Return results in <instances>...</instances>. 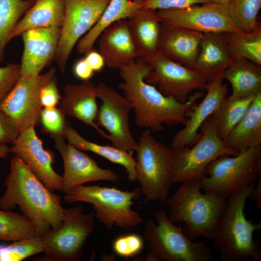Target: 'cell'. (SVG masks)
I'll return each instance as SVG.
<instances>
[{
	"instance_id": "6da1fadb",
	"label": "cell",
	"mask_w": 261,
	"mask_h": 261,
	"mask_svg": "<svg viewBox=\"0 0 261 261\" xmlns=\"http://www.w3.org/2000/svg\"><path fill=\"white\" fill-rule=\"evenodd\" d=\"M119 70L123 81L118 84V88L130 102L135 123L140 128L158 131L163 130L164 124L184 125L188 112L203 95L202 91L195 92L184 103L165 96L145 81L152 67L140 58Z\"/></svg>"
},
{
	"instance_id": "7a4b0ae2",
	"label": "cell",
	"mask_w": 261,
	"mask_h": 261,
	"mask_svg": "<svg viewBox=\"0 0 261 261\" xmlns=\"http://www.w3.org/2000/svg\"><path fill=\"white\" fill-rule=\"evenodd\" d=\"M4 185L6 190L0 199L2 210L10 211L18 206L41 235L61 226L65 208L61 206L60 197L49 190L15 155L11 159Z\"/></svg>"
},
{
	"instance_id": "3957f363",
	"label": "cell",
	"mask_w": 261,
	"mask_h": 261,
	"mask_svg": "<svg viewBox=\"0 0 261 261\" xmlns=\"http://www.w3.org/2000/svg\"><path fill=\"white\" fill-rule=\"evenodd\" d=\"M254 186V183L247 185L226 199L213 238L222 261H246L250 258L261 261V246L253 238L254 232L261 228V222L248 220L244 212Z\"/></svg>"
},
{
	"instance_id": "277c9868",
	"label": "cell",
	"mask_w": 261,
	"mask_h": 261,
	"mask_svg": "<svg viewBox=\"0 0 261 261\" xmlns=\"http://www.w3.org/2000/svg\"><path fill=\"white\" fill-rule=\"evenodd\" d=\"M200 179L182 183L165 203L170 209L168 218L173 223H184L183 230L191 240L199 237L213 239L217 222L226 199L215 194L202 193Z\"/></svg>"
},
{
	"instance_id": "5b68a950",
	"label": "cell",
	"mask_w": 261,
	"mask_h": 261,
	"mask_svg": "<svg viewBox=\"0 0 261 261\" xmlns=\"http://www.w3.org/2000/svg\"><path fill=\"white\" fill-rule=\"evenodd\" d=\"M157 224L146 221L143 238L147 244L146 261H211V249L203 241L194 242L181 226L172 222L163 209L153 213Z\"/></svg>"
},
{
	"instance_id": "8992f818",
	"label": "cell",
	"mask_w": 261,
	"mask_h": 261,
	"mask_svg": "<svg viewBox=\"0 0 261 261\" xmlns=\"http://www.w3.org/2000/svg\"><path fill=\"white\" fill-rule=\"evenodd\" d=\"M67 203L85 202L92 205L95 217L108 230L114 226L130 229L137 227L144 219L131 206L141 195L140 188L123 191L100 185L75 187L64 194Z\"/></svg>"
},
{
	"instance_id": "52a82bcc",
	"label": "cell",
	"mask_w": 261,
	"mask_h": 261,
	"mask_svg": "<svg viewBox=\"0 0 261 261\" xmlns=\"http://www.w3.org/2000/svg\"><path fill=\"white\" fill-rule=\"evenodd\" d=\"M135 151L136 180L145 201L164 203L173 184L171 163L174 151L157 141L147 130L141 135Z\"/></svg>"
},
{
	"instance_id": "ba28073f",
	"label": "cell",
	"mask_w": 261,
	"mask_h": 261,
	"mask_svg": "<svg viewBox=\"0 0 261 261\" xmlns=\"http://www.w3.org/2000/svg\"><path fill=\"white\" fill-rule=\"evenodd\" d=\"M205 173L202 189L227 199L261 174V145L232 157H219L207 165Z\"/></svg>"
},
{
	"instance_id": "9c48e42d",
	"label": "cell",
	"mask_w": 261,
	"mask_h": 261,
	"mask_svg": "<svg viewBox=\"0 0 261 261\" xmlns=\"http://www.w3.org/2000/svg\"><path fill=\"white\" fill-rule=\"evenodd\" d=\"M94 213L85 214L82 205L65 209L61 226L42 235L44 256L39 261H76L84 254V246L94 228Z\"/></svg>"
},
{
	"instance_id": "30bf717a",
	"label": "cell",
	"mask_w": 261,
	"mask_h": 261,
	"mask_svg": "<svg viewBox=\"0 0 261 261\" xmlns=\"http://www.w3.org/2000/svg\"><path fill=\"white\" fill-rule=\"evenodd\" d=\"M198 141L190 147L174 152L171 163L173 183L200 179L205 176L207 165L217 158L235 155L228 149L219 136L216 120L210 116L202 125Z\"/></svg>"
},
{
	"instance_id": "8fae6325",
	"label": "cell",
	"mask_w": 261,
	"mask_h": 261,
	"mask_svg": "<svg viewBox=\"0 0 261 261\" xmlns=\"http://www.w3.org/2000/svg\"><path fill=\"white\" fill-rule=\"evenodd\" d=\"M56 73L54 68L36 75H20L13 88L0 104V109L13 121L20 133L40 123L43 109L42 88Z\"/></svg>"
},
{
	"instance_id": "7c38bea8",
	"label": "cell",
	"mask_w": 261,
	"mask_h": 261,
	"mask_svg": "<svg viewBox=\"0 0 261 261\" xmlns=\"http://www.w3.org/2000/svg\"><path fill=\"white\" fill-rule=\"evenodd\" d=\"M141 59L152 67L145 81L166 97L184 103L192 91L205 88L207 82L201 75L158 51Z\"/></svg>"
},
{
	"instance_id": "4fadbf2b",
	"label": "cell",
	"mask_w": 261,
	"mask_h": 261,
	"mask_svg": "<svg viewBox=\"0 0 261 261\" xmlns=\"http://www.w3.org/2000/svg\"><path fill=\"white\" fill-rule=\"evenodd\" d=\"M111 0H65L64 21L54 58L62 73L72 50L97 23Z\"/></svg>"
},
{
	"instance_id": "5bb4252c",
	"label": "cell",
	"mask_w": 261,
	"mask_h": 261,
	"mask_svg": "<svg viewBox=\"0 0 261 261\" xmlns=\"http://www.w3.org/2000/svg\"><path fill=\"white\" fill-rule=\"evenodd\" d=\"M98 98L102 103L99 108L96 122L109 133L112 145L132 153L137 142L131 132L129 113L132 107L129 101L116 89L102 82L97 85Z\"/></svg>"
},
{
	"instance_id": "9a60e30c",
	"label": "cell",
	"mask_w": 261,
	"mask_h": 261,
	"mask_svg": "<svg viewBox=\"0 0 261 261\" xmlns=\"http://www.w3.org/2000/svg\"><path fill=\"white\" fill-rule=\"evenodd\" d=\"M162 21L205 33H243L234 25L227 9V3H207L185 8L160 10Z\"/></svg>"
},
{
	"instance_id": "2e32d148",
	"label": "cell",
	"mask_w": 261,
	"mask_h": 261,
	"mask_svg": "<svg viewBox=\"0 0 261 261\" xmlns=\"http://www.w3.org/2000/svg\"><path fill=\"white\" fill-rule=\"evenodd\" d=\"M10 147V152L17 156L51 191H62V177L53 169L52 152L44 148L42 141L34 127L19 133Z\"/></svg>"
},
{
	"instance_id": "e0dca14e",
	"label": "cell",
	"mask_w": 261,
	"mask_h": 261,
	"mask_svg": "<svg viewBox=\"0 0 261 261\" xmlns=\"http://www.w3.org/2000/svg\"><path fill=\"white\" fill-rule=\"evenodd\" d=\"M62 137L54 139L55 146L60 154L64 164L62 191L65 194L72 188L87 182L106 181L115 182L116 174L109 169L100 167L93 159Z\"/></svg>"
},
{
	"instance_id": "ac0fdd59",
	"label": "cell",
	"mask_w": 261,
	"mask_h": 261,
	"mask_svg": "<svg viewBox=\"0 0 261 261\" xmlns=\"http://www.w3.org/2000/svg\"><path fill=\"white\" fill-rule=\"evenodd\" d=\"M220 78L206 83L207 93L199 104H194L187 114L185 127L178 131L172 141L171 147L174 152L190 147L199 139V133L202 125L218 108L228 92L227 84L222 83Z\"/></svg>"
},
{
	"instance_id": "d6986e66",
	"label": "cell",
	"mask_w": 261,
	"mask_h": 261,
	"mask_svg": "<svg viewBox=\"0 0 261 261\" xmlns=\"http://www.w3.org/2000/svg\"><path fill=\"white\" fill-rule=\"evenodd\" d=\"M61 28H37L24 31L20 74L36 75L54 59Z\"/></svg>"
},
{
	"instance_id": "ffe728a7",
	"label": "cell",
	"mask_w": 261,
	"mask_h": 261,
	"mask_svg": "<svg viewBox=\"0 0 261 261\" xmlns=\"http://www.w3.org/2000/svg\"><path fill=\"white\" fill-rule=\"evenodd\" d=\"M203 33L162 21L158 51L192 69L198 56Z\"/></svg>"
},
{
	"instance_id": "44dd1931",
	"label": "cell",
	"mask_w": 261,
	"mask_h": 261,
	"mask_svg": "<svg viewBox=\"0 0 261 261\" xmlns=\"http://www.w3.org/2000/svg\"><path fill=\"white\" fill-rule=\"evenodd\" d=\"M98 88L93 83L67 84L59 109L65 116L74 117L93 127L103 138L110 140L109 135L96 122L99 107L97 102Z\"/></svg>"
},
{
	"instance_id": "7402d4cb",
	"label": "cell",
	"mask_w": 261,
	"mask_h": 261,
	"mask_svg": "<svg viewBox=\"0 0 261 261\" xmlns=\"http://www.w3.org/2000/svg\"><path fill=\"white\" fill-rule=\"evenodd\" d=\"M234 60L221 33H205L192 70L201 75L207 83L223 79L224 71Z\"/></svg>"
},
{
	"instance_id": "603a6c76",
	"label": "cell",
	"mask_w": 261,
	"mask_h": 261,
	"mask_svg": "<svg viewBox=\"0 0 261 261\" xmlns=\"http://www.w3.org/2000/svg\"><path fill=\"white\" fill-rule=\"evenodd\" d=\"M98 39L99 52L109 68L119 69L138 57L127 20L108 27Z\"/></svg>"
},
{
	"instance_id": "cb8c5ba5",
	"label": "cell",
	"mask_w": 261,
	"mask_h": 261,
	"mask_svg": "<svg viewBox=\"0 0 261 261\" xmlns=\"http://www.w3.org/2000/svg\"><path fill=\"white\" fill-rule=\"evenodd\" d=\"M127 20L138 57L143 58L156 53L162 22L156 10L141 7Z\"/></svg>"
},
{
	"instance_id": "d4e9b609",
	"label": "cell",
	"mask_w": 261,
	"mask_h": 261,
	"mask_svg": "<svg viewBox=\"0 0 261 261\" xmlns=\"http://www.w3.org/2000/svg\"><path fill=\"white\" fill-rule=\"evenodd\" d=\"M223 141L235 155L261 145V93L255 97L245 115Z\"/></svg>"
},
{
	"instance_id": "484cf974",
	"label": "cell",
	"mask_w": 261,
	"mask_h": 261,
	"mask_svg": "<svg viewBox=\"0 0 261 261\" xmlns=\"http://www.w3.org/2000/svg\"><path fill=\"white\" fill-rule=\"evenodd\" d=\"M65 10V0H35L34 4L17 22L9 41L30 29L61 28Z\"/></svg>"
},
{
	"instance_id": "4316f807",
	"label": "cell",
	"mask_w": 261,
	"mask_h": 261,
	"mask_svg": "<svg viewBox=\"0 0 261 261\" xmlns=\"http://www.w3.org/2000/svg\"><path fill=\"white\" fill-rule=\"evenodd\" d=\"M143 0H111L94 26L77 42L76 49L86 54L93 48L102 33L117 21L129 18L142 6Z\"/></svg>"
},
{
	"instance_id": "83f0119b",
	"label": "cell",
	"mask_w": 261,
	"mask_h": 261,
	"mask_svg": "<svg viewBox=\"0 0 261 261\" xmlns=\"http://www.w3.org/2000/svg\"><path fill=\"white\" fill-rule=\"evenodd\" d=\"M223 79L230 83L233 96L247 98L261 93V67L247 59H235L224 71Z\"/></svg>"
},
{
	"instance_id": "f1b7e54d",
	"label": "cell",
	"mask_w": 261,
	"mask_h": 261,
	"mask_svg": "<svg viewBox=\"0 0 261 261\" xmlns=\"http://www.w3.org/2000/svg\"><path fill=\"white\" fill-rule=\"evenodd\" d=\"M68 143L80 150L88 151L97 154L112 163L119 164L126 170L129 179L136 180L135 160L131 153L114 146L101 145L87 140L68 124L65 130Z\"/></svg>"
},
{
	"instance_id": "f546056e",
	"label": "cell",
	"mask_w": 261,
	"mask_h": 261,
	"mask_svg": "<svg viewBox=\"0 0 261 261\" xmlns=\"http://www.w3.org/2000/svg\"><path fill=\"white\" fill-rule=\"evenodd\" d=\"M255 96L242 98L230 95L222 100L213 114L216 120L218 133L222 140L226 139L244 117Z\"/></svg>"
},
{
	"instance_id": "4dcf8cb0",
	"label": "cell",
	"mask_w": 261,
	"mask_h": 261,
	"mask_svg": "<svg viewBox=\"0 0 261 261\" xmlns=\"http://www.w3.org/2000/svg\"><path fill=\"white\" fill-rule=\"evenodd\" d=\"M235 59L243 58L261 66V27L249 33H221Z\"/></svg>"
},
{
	"instance_id": "1f68e13d",
	"label": "cell",
	"mask_w": 261,
	"mask_h": 261,
	"mask_svg": "<svg viewBox=\"0 0 261 261\" xmlns=\"http://www.w3.org/2000/svg\"><path fill=\"white\" fill-rule=\"evenodd\" d=\"M35 0H0V64L9 37L18 21Z\"/></svg>"
},
{
	"instance_id": "d6a6232c",
	"label": "cell",
	"mask_w": 261,
	"mask_h": 261,
	"mask_svg": "<svg viewBox=\"0 0 261 261\" xmlns=\"http://www.w3.org/2000/svg\"><path fill=\"white\" fill-rule=\"evenodd\" d=\"M41 235L37 227L22 214L0 210V240L16 241Z\"/></svg>"
},
{
	"instance_id": "836d02e7",
	"label": "cell",
	"mask_w": 261,
	"mask_h": 261,
	"mask_svg": "<svg viewBox=\"0 0 261 261\" xmlns=\"http://www.w3.org/2000/svg\"><path fill=\"white\" fill-rule=\"evenodd\" d=\"M227 3L229 15L241 31L249 33L261 27L257 20L261 0H229Z\"/></svg>"
},
{
	"instance_id": "e575fe53",
	"label": "cell",
	"mask_w": 261,
	"mask_h": 261,
	"mask_svg": "<svg viewBox=\"0 0 261 261\" xmlns=\"http://www.w3.org/2000/svg\"><path fill=\"white\" fill-rule=\"evenodd\" d=\"M44 250L41 235L14 241L8 246L0 245V261H21Z\"/></svg>"
},
{
	"instance_id": "d590c367",
	"label": "cell",
	"mask_w": 261,
	"mask_h": 261,
	"mask_svg": "<svg viewBox=\"0 0 261 261\" xmlns=\"http://www.w3.org/2000/svg\"><path fill=\"white\" fill-rule=\"evenodd\" d=\"M65 116L58 108H43L40 114V123L44 131L54 139L65 138V130L68 123Z\"/></svg>"
},
{
	"instance_id": "8d00e7d4",
	"label": "cell",
	"mask_w": 261,
	"mask_h": 261,
	"mask_svg": "<svg viewBox=\"0 0 261 261\" xmlns=\"http://www.w3.org/2000/svg\"><path fill=\"white\" fill-rule=\"evenodd\" d=\"M144 246V239L136 233H128L116 237L112 248L116 254L126 259L139 254Z\"/></svg>"
},
{
	"instance_id": "74e56055",
	"label": "cell",
	"mask_w": 261,
	"mask_h": 261,
	"mask_svg": "<svg viewBox=\"0 0 261 261\" xmlns=\"http://www.w3.org/2000/svg\"><path fill=\"white\" fill-rule=\"evenodd\" d=\"M20 64L0 67V104L14 87L20 76Z\"/></svg>"
},
{
	"instance_id": "f35d334b",
	"label": "cell",
	"mask_w": 261,
	"mask_h": 261,
	"mask_svg": "<svg viewBox=\"0 0 261 261\" xmlns=\"http://www.w3.org/2000/svg\"><path fill=\"white\" fill-rule=\"evenodd\" d=\"M210 2L209 0H143L141 7L160 10L185 8L195 4Z\"/></svg>"
},
{
	"instance_id": "ab89813d",
	"label": "cell",
	"mask_w": 261,
	"mask_h": 261,
	"mask_svg": "<svg viewBox=\"0 0 261 261\" xmlns=\"http://www.w3.org/2000/svg\"><path fill=\"white\" fill-rule=\"evenodd\" d=\"M61 99L56 75L42 88L41 102L43 108H52L56 107Z\"/></svg>"
},
{
	"instance_id": "60d3db41",
	"label": "cell",
	"mask_w": 261,
	"mask_h": 261,
	"mask_svg": "<svg viewBox=\"0 0 261 261\" xmlns=\"http://www.w3.org/2000/svg\"><path fill=\"white\" fill-rule=\"evenodd\" d=\"M19 134L13 121L0 109V145L13 143Z\"/></svg>"
},
{
	"instance_id": "b9f144b4",
	"label": "cell",
	"mask_w": 261,
	"mask_h": 261,
	"mask_svg": "<svg viewBox=\"0 0 261 261\" xmlns=\"http://www.w3.org/2000/svg\"><path fill=\"white\" fill-rule=\"evenodd\" d=\"M73 72L77 78L84 82L89 81L94 73L84 58L75 63L73 67Z\"/></svg>"
},
{
	"instance_id": "7bdbcfd3",
	"label": "cell",
	"mask_w": 261,
	"mask_h": 261,
	"mask_svg": "<svg viewBox=\"0 0 261 261\" xmlns=\"http://www.w3.org/2000/svg\"><path fill=\"white\" fill-rule=\"evenodd\" d=\"M85 55L84 58L94 72H101L102 71L105 63L99 52L92 49Z\"/></svg>"
},
{
	"instance_id": "ee69618b",
	"label": "cell",
	"mask_w": 261,
	"mask_h": 261,
	"mask_svg": "<svg viewBox=\"0 0 261 261\" xmlns=\"http://www.w3.org/2000/svg\"><path fill=\"white\" fill-rule=\"evenodd\" d=\"M256 203L257 206L261 208V174L260 175V181L254 186L249 196Z\"/></svg>"
},
{
	"instance_id": "f6af8a7d",
	"label": "cell",
	"mask_w": 261,
	"mask_h": 261,
	"mask_svg": "<svg viewBox=\"0 0 261 261\" xmlns=\"http://www.w3.org/2000/svg\"><path fill=\"white\" fill-rule=\"evenodd\" d=\"M10 152V147L7 144L0 145V159L6 158Z\"/></svg>"
},
{
	"instance_id": "bcb514c9",
	"label": "cell",
	"mask_w": 261,
	"mask_h": 261,
	"mask_svg": "<svg viewBox=\"0 0 261 261\" xmlns=\"http://www.w3.org/2000/svg\"><path fill=\"white\" fill-rule=\"evenodd\" d=\"M210 2L216 3H227L229 0H209Z\"/></svg>"
}]
</instances>
